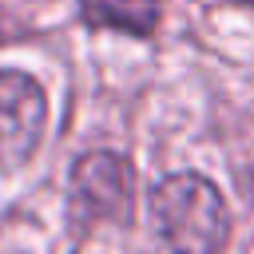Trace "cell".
<instances>
[{"mask_svg":"<svg viewBox=\"0 0 254 254\" xmlns=\"http://www.w3.org/2000/svg\"><path fill=\"white\" fill-rule=\"evenodd\" d=\"M155 222L175 254H218L230 234L226 202L202 175H171L151 194Z\"/></svg>","mask_w":254,"mask_h":254,"instance_id":"6da1fadb","label":"cell"},{"mask_svg":"<svg viewBox=\"0 0 254 254\" xmlns=\"http://www.w3.org/2000/svg\"><path fill=\"white\" fill-rule=\"evenodd\" d=\"M48 127V99L40 83L24 71H0V167H24Z\"/></svg>","mask_w":254,"mask_h":254,"instance_id":"7a4b0ae2","label":"cell"},{"mask_svg":"<svg viewBox=\"0 0 254 254\" xmlns=\"http://www.w3.org/2000/svg\"><path fill=\"white\" fill-rule=\"evenodd\" d=\"M71 206L79 218L131 214V167L111 151L83 155V163L71 171Z\"/></svg>","mask_w":254,"mask_h":254,"instance_id":"3957f363","label":"cell"},{"mask_svg":"<svg viewBox=\"0 0 254 254\" xmlns=\"http://www.w3.org/2000/svg\"><path fill=\"white\" fill-rule=\"evenodd\" d=\"M79 12L91 28H115L147 36L159 24V0H79Z\"/></svg>","mask_w":254,"mask_h":254,"instance_id":"277c9868","label":"cell"}]
</instances>
